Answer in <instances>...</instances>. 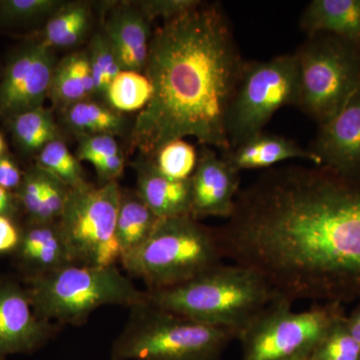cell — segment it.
<instances>
[{
  "label": "cell",
  "instance_id": "obj_16",
  "mask_svg": "<svg viewBox=\"0 0 360 360\" xmlns=\"http://www.w3.org/2000/svg\"><path fill=\"white\" fill-rule=\"evenodd\" d=\"M122 70L142 72L150 44V22L131 2H117L108 8L103 22Z\"/></svg>",
  "mask_w": 360,
  "mask_h": 360
},
{
  "label": "cell",
  "instance_id": "obj_8",
  "mask_svg": "<svg viewBox=\"0 0 360 360\" xmlns=\"http://www.w3.org/2000/svg\"><path fill=\"white\" fill-rule=\"evenodd\" d=\"M292 302L278 297L239 335L241 360H307L336 319L345 314L340 303L292 311Z\"/></svg>",
  "mask_w": 360,
  "mask_h": 360
},
{
  "label": "cell",
  "instance_id": "obj_1",
  "mask_svg": "<svg viewBox=\"0 0 360 360\" xmlns=\"http://www.w3.org/2000/svg\"><path fill=\"white\" fill-rule=\"evenodd\" d=\"M245 63L219 4L201 2L163 21L149 44L143 71L153 96L134 123L136 148L153 156L167 142L193 136L229 151L227 115Z\"/></svg>",
  "mask_w": 360,
  "mask_h": 360
},
{
  "label": "cell",
  "instance_id": "obj_19",
  "mask_svg": "<svg viewBox=\"0 0 360 360\" xmlns=\"http://www.w3.org/2000/svg\"><path fill=\"white\" fill-rule=\"evenodd\" d=\"M300 25L309 37L333 35L360 47V0H314Z\"/></svg>",
  "mask_w": 360,
  "mask_h": 360
},
{
  "label": "cell",
  "instance_id": "obj_41",
  "mask_svg": "<svg viewBox=\"0 0 360 360\" xmlns=\"http://www.w3.org/2000/svg\"><path fill=\"white\" fill-rule=\"evenodd\" d=\"M2 70H0V80H1Z\"/></svg>",
  "mask_w": 360,
  "mask_h": 360
},
{
  "label": "cell",
  "instance_id": "obj_20",
  "mask_svg": "<svg viewBox=\"0 0 360 360\" xmlns=\"http://www.w3.org/2000/svg\"><path fill=\"white\" fill-rule=\"evenodd\" d=\"M160 220L136 191H122L116 219V238L122 258L143 245Z\"/></svg>",
  "mask_w": 360,
  "mask_h": 360
},
{
  "label": "cell",
  "instance_id": "obj_9",
  "mask_svg": "<svg viewBox=\"0 0 360 360\" xmlns=\"http://www.w3.org/2000/svg\"><path fill=\"white\" fill-rule=\"evenodd\" d=\"M122 191L117 181L101 186L85 182L70 188L58 224L75 264L106 267L120 264L116 219Z\"/></svg>",
  "mask_w": 360,
  "mask_h": 360
},
{
  "label": "cell",
  "instance_id": "obj_11",
  "mask_svg": "<svg viewBox=\"0 0 360 360\" xmlns=\"http://www.w3.org/2000/svg\"><path fill=\"white\" fill-rule=\"evenodd\" d=\"M56 56L53 49L32 39L11 54L0 80V117L11 120L44 106L49 97Z\"/></svg>",
  "mask_w": 360,
  "mask_h": 360
},
{
  "label": "cell",
  "instance_id": "obj_25",
  "mask_svg": "<svg viewBox=\"0 0 360 360\" xmlns=\"http://www.w3.org/2000/svg\"><path fill=\"white\" fill-rule=\"evenodd\" d=\"M65 1L59 0H0V30L28 28L49 20Z\"/></svg>",
  "mask_w": 360,
  "mask_h": 360
},
{
  "label": "cell",
  "instance_id": "obj_18",
  "mask_svg": "<svg viewBox=\"0 0 360 360\" xmlns=\"http://www.w3.org/2000/svg\"><path fill=\"white\" fill-rule=\"evenodd\" d=\"M222 158L240 172L246 169L271 168L283 161L302 158L317 165V158L309 148L281 135L262 131L222 153Z\"/></svg>",
  "mask_w": 360,
  "mask_h": 360
},
{
  "label": "cell",
  "instance_id": "obj_32",
  "mask_svg": "<svg viewBox=\"0 0 360 360\" xmlns=\"http://www.w3.org/2000/svg\"><path fill=\"white\" fill-rule=\"evenodd\" d=\"M42 179H44V203H42L41 221H58L68 200L70 187L44 169H42Z\"/></svg>",
  "mask_w": 360,
  "mask_h": 360
},
{
  "label": "cell",
  "instance_id": "obj_3",
  "mask_svg": "<svg viewBox=\"0 0 360 360\" xmlns=\"http://www.w3.org/2000/svg\"><path fill=\"white\" fill-rule=\"evenodd\" d=\"M146 291L151 304L172 314L239 335L279 296L255 270L221 264L167 290Z\"/></svg>",
  "mask_w": 360,
  "mask_h": 360
},
{
  "label": "cell",
  "instance_id": "obj_6",
  "mask_svg": "<svg viewBox=\"0 0 360 360\" xmlns=\"http://www.w3.org/2000/svg\"><path fill=\"white\" fill-rule=\"evenodd\" d=\"M233 338L226 329L191 321L146 300L130 307L110 360H221Z\"/></svg>",
  "mask_w": 360,
  "mask_h": 360
},
{
  "label": "cell",
  "instance_id": "obj_22",
  "mask_svg": "<svg viewBox=\"0 0 360 360\" xmlns=\"http://www.w3.org/2000/svg\"><path fill=\"white\" fill-rule=\"evenodd\" d=\"M8 123L14 143L25 155L39 153L47 144L59 139L53 113L44 106L20 113Z\"/></svg>",
  "mask_w": 360,
  "mask_h": 360
},
{
  "label": "cell",
  "instance_id": "obj_28",
  "mask_svg": "<svg viewBox=\"0 0 360 360\" xmlns=\"http://www.w3.org/2000/svg\"><path fill=\"white\" fill-rule=\"evenodd\" d=\"M37 167L45 170L70 188L84 184V174L79 160L71 155L65 142L58 139L41 149L37 158Z\"/></svg>",
  "mask_w": 360,
  "mask_h": 360
},
{
  "label": "cell",
  "instance_id": "obj_36",
  "mask_svg": "<svg viewBox=\"0 0 360 360\" xmlns=\"http://www.w3.org/2000/svg\"><path fill=\"white\" fill-rule=\"evenodd\" d=\"M23 174L13 158L6 155L0 158V186L15 193L22 181Z\"/></svg>",
  "mask_w": 360,
  "mask_h": 360
},
{
  "label": "cell",
  "instance_id": "obj_30",
  "mask_svg": "<svg viewBox=\"0 0 360 360\" xmlns=\"http://www.w3.org/2000/svg\"><path fill=\"white\" fill-rule=\"evenodd\" d=\"M86 53L94 75L96 96H105L108 86L122 70L120 59L103 32L94 35Z\"/></svg>",
  "mask_w": 360,
  "mask_h": 360
},
{
  "label": "cell",
  "instance_id": "obj_10",
  "mask_svg": "<svg viewBox=\"0 0 360 360\" xmlns=\"http://www.w3.org/2000/svg\"><path fill=\"white\" fill-rule=\"evenodd\" d=\"M295 53L266 61H246L232 98L226 129L231 149L264 131L277 110L297 104Z\"/></svg>",
  "mask_w": 360,
  "mask_h": 360
},
{
  "label": "cell",
  "instance_id": "obj_29",
  "mask_svg": "<svg viewBox=\"0 0 360 360\" xmlns=\"http://www.w3.org/2000/svg\"><path fill=\"white\" fill-rule=\"evenodd\" d=\"M49 97L56 108L65 110L73 104L89 99L77 73L75 53L65 56L56 63Z\"/></svg>",
  "mask_w": 360,
  "mask_h": 360
},
{
  "label": "cell",
  "instance_id": "obj_33",
  "mask_svg": "<svg viewBox=\"0 0 360 360\" xmlns=\"http://www.w3.org/2000/svg\"><path fill=\"white\" fill-rule=\"evenodd\" d=\"M120 153V146L112 135H78L77 160L79 161H87L94 165L108 156Z\"/></svg>",
  "mask_w": 360,
  "mask_h": 360
},
{
  "label": "cell",
  "instance_id": "obj_40",
  "mask_svg": "<svg viewBox=\"0 0 360 360\" xmlns=\"http://www.w3.org/2000/svg\"><path fill=\"white\" fill-rule=\"evenodd\" d=\"M4 153H6V142H4V137L0 134V158L4 155Z\"/></svg>",
  "mask_w": 360,
  "mask_h": 360
},
{
  "label": "cell",
  "instance_id": "obj_15",
  "mask_svg": "<svg viewBox=\"0 0 360 360\" xmlns=\"http://www.w3.org/2000/svg\"><path fill=\"white\" fill-rule=\"evenodd\" d=\"M13 257L23 279L46 276L75 264L58 221H25Z\"/></svg>",
  "mask_w": 360,
  "mask_h": 360
},
{
  "label": "cell",
  "instance_id": "obj_13",
  "mask_svg": "<svg viewBox=\"0 0 360 360\" xmlns=\"http://www.w3.org/2000/svg\"><path fill=\"white\" fill-rule=\"evenodd\" d=\"M319 132L309 149L317 165L348 177L360 179V89Z\"/></svg>",
  "mask_w": 360,
  "mask_h": 360
},
{
  "label": "cell",
  "instance_id": "obj_2",
  "mask_svg": "<svg viewBox=\"0 0 360 360\" xmlns=\"http://www.w3.org/2000/svg\"><path fill=\"white\" fill-rule=\"evenodd\" d=\"M302 241L326 300L343 304L360 300V179L317 170Z\"/></svg>",
  "mask_w": 360,
  "mask_h": 360
},
{
  "label": "cell",
  "instance_id": "obj_5",
  "mask_svg": "<svg viewBox=\"0 0 360 360\" xmlns=\"http://www.w3.org/2000/svg\"><path fill=\"white\" fill-rule=\"evenodd\" d=\"M33 309L40 319L61 326H82L96 310L108 305L130 307L146 302L117 265L72 264L39 277L23 279Z\"/></svg>",
  "mask_w": 360,
  "mask_h": 360
},
{
  "label": "cell",
  "instance_id": "obj_24",
  "mask_svg": "<svg viewBox=\"0 0 360 360\" xmlns=\"http://www.w3.org/2000/svg\"><path fill=\"white\" fill-rule=\"evenodd\" d=\"M153 96V85L146 75L131 70H122L112 80L106 98L111 108L117 111L142 110Z\"/></svg>",
  "mask_w": 360,
  "mask_h": 360
},
{
  "label": "cell",
  "instance_id": "obj_39",
  "mask_svg": "<svg viewBox=\"0 0 360 360\" xmlns=\"http://www.w3.org/2000/svg\"><path fill=\"white\" fill-rule=\"evenodd\" d=\"M347 323L350 333L360 345V303L352 314L347 315Z\"/></svg>",
  "mask_w": 360,
  "mask_h": 360
},
{
  "label": "cell",
  "instance_id": "obj_27",
  "mask_svg": "<svg viewBox=\"0 0 360 360\" xmlns=\"http://www.w3.org/2000/svg\"><path fill=\"white\" fill-rule=\"evenodd\" d=\"M307 360H360V345L348 328L347 315L333 322Z\"/></svg>",
  "mask_w": 360,
  "mask_h": 360
},
{
  "label": "cell",
  "instance_id": "obj_31",
  "mask_svg": "<svg viewBox=\"0 0 360 360\" xmlns=\"http://www.w3.org/2000/svg\"><path fill=\"white\" fill-rule=\"evenodd\" d=\"M16 198L20 210L27 217L26 221H41L42 203H44V179L41 168L34 165L23 174Z\"/></svg>",
  "mask_w": 360,
  "mask_h": 360
},
{
  "label": "cell",
  "instance_id": "obj_17",
  "mask_svg": "<svg viewBox=\"0 0 360 360\" xmlns=\"http://www.w3.org/2000/svg\"><path fill=\"white\" fill-rule=\"evenodd\" d=\"M136 172V193L158 219L191 215V179H169L149 160L139 163Z\"/></svg>",
  "mask_w": 360,
  "mask_h": 360
},
{
  "label": "cell",
  "instance_id": "obj_14",
  "mask_svg": "<svg viewBox=\"0 0 360 360\" xmlns=\"http://www.w3.org/2000/svg\"><path fill=\"white\" fill-rule=\"evenodd\" d=\"M239 174L212 148L205 146L191 177V217L229 219L240 191Z\"/></svg>",
  "mask_w": 360,
  "mask_h": 360
},
{
  "label": "cell",
  "instance_id": "obj_12",
  "mask_svg": "<svg viewBox=\"0 0 360 360\" xmlns=\"http://www.w3.org/2000/svg\"><path fill=\"white\" fill-rule=\"evenodd\" d=\"M60 329L37 314L23 281L0 276V357L34 354Z\"/></svg>",
  "mask_w": 360,
  "mask_h": 360
},
{
  "label": "cell",
  "instance_id": "obj_34",
  "mask_svg": "<svg viewBox=\"0 0 360 360\" xmlns=\"http://www.w3.org/2000/svg\"><path fill=\"white\" fill-rule=\"evenodd\" d=\"M139 11L146 16L149 22L156 18L163 20H172L180 14L187 13L191 9L200 6L198 0H146V1L134 2Z\"/></svg>",
  "mask_w": 360,
  "mask_h": 360
},
{
  "label": "cell",
  "instance_id": "obj_26",
  "mask_svg": "<svg viewBox=\"0 0 360 360\" xmlns=\"http://www.w3.org/2000/svg\"><path fill=\"white\" fill-rule=\"evenodd\" d=\"M161 174L176 180L191 179L198 165L195 148L184 139H175L161 146L149 158Z\"/></svg>",
  "mask_w": 360,
  "mask_h": 360
},
{
  "label": "cell",
  "instance_id": "obj_7",
  "mask_svg": "<svg viewBox=\"0 0 360 360\" xmlns=\"http://www.w3.org/2000/svg\"><path fill=\"white\" fill-rule=\"evenodd\" d=\"M295 56L298 77L296 106L321 125L360 89V47L321 33L310 35Z\"/></svg>",
  "mask_w": 360,
  "mask_h": 360
},
{
  "label": "cell",
  "instance_id": "obj_42",
  "mask_svg": "<svg viewBox=\"0 0 360 360\" xmlns=\"http://www.w3.org/2000/svg\"><path fill=\"white\" fill-rule=\"evenodd\" d=\"M0 360H6V357H0Z\"/></svg>",
  "mask_w": 360,
  "mask_h": 360
},
{
  "label": "cell",
  "instance_id": "obj_37",
  "mask_svg": "<svg viewBox=\"0 0 360 360\" xmlns=\"http://www.w3.org/2000/svg\"><path fill=\"white\" fill-rule=\"evenodd\" d=\"M94 167L96 168L99 179L103 180V184L116 181L122 176L123 168H124V158L122 153L108 156V158L94 163Z\"/></svg>",
  "mask_w": 360,
  "mask_h": 360
},
{
  "label": "cell",
  "instance_id": "obj_38",
  "mask_svg": "<svg viewBox=\"0 0 360 360\" xmlns=\"http://www.w3.org/2000/svg\"><path fill=\"white\" fill-rule=\"evenodd\" d=\"M20 212V206L15 193L0 186V215L15 219Z\"/></svg>",
  "mask_w": 360,
  "mask_h": 360
},
{
  "label": "cell",
  "instance_id": "obj_4",
  "mask_svg": "<svg viewBox=\"0 0 360 360\" xmlns=\"http://www.w3.org/2000/svg\"><path fill=\"white\" fill-rule=\"evenodd\" d=\"M217 229L191 215L158 221L148 240L125 255L120 264L146 290L174 288L224 264Z\"/></svg>",
  "mask_w": 360,
  "mask_h": 360
},
{
  "label": "cell",
  "instance_id": "obj_21",
  "mask_svg": "<svg viewBox=\"0 0 360 360\" xmlns=\"http://www.w3.org/2000/svg\"><path fill=\"white\" fill-rule=\"evenodd\" d=\"M91 18L90 7L85 2H63L45 22L37 39L52 49H70L86 37Z\"/></svg>",
  "mask_w": 360,
  "mask_h": 360
},
{
  "label": "cell",
  "instance_id": "obj_35",
  "mask_svg": "<svg viewBox=\"0 0 360 360\" xmlns=\"http://www.w3.org/2000/svg\"><path fill=\"white\" fill-rule=\"evenodd\" d=\"M21 239V225L15 219L0 215V257L13 255Z\"/></svg>",
  "mask_w": 360,
  "mask_h": 360
},
{
  "label": "cell",
  "instance_id": "obj_23",
  "mask_svg": "<svg viewBox=\"0 0 360 360\" xmlns=\"http://www.w3.org/2000/svg\"><path fill=\"white\" fill-rule=\"evenodd\" d=\"M65 122L78 134H120L124 129V118L120 111L94 103L89 99L66 108Z\"/></svg>",
  "mask_w": 360,
  "mask_h": 360
}]
</instances>
